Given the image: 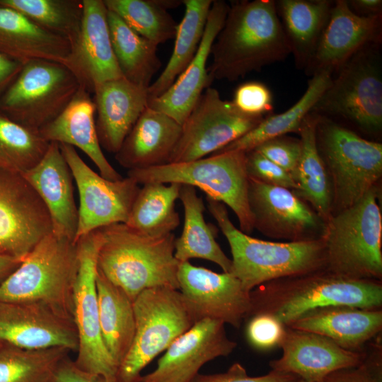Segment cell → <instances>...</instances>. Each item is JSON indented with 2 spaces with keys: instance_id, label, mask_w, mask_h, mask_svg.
<instances>
[{
  "instance_id": "obj_8",
  "label": "cell",
  "mask_w": 382,
  "mask_h": 382,
  "mask_svg": "<svg viewBox=\"0 0 382 382\" xmlns=\"http://www.w3.org/2000/svg\"><path fill=\"white\" fill-rule=\"evenodd\" d=\"M245 154L225 151L188 162L128 170L127 176L141 185L175 183L198 187L207 197L230 207L237 216L240 230L248 235L254 226L248 204Z\"/></svg>"
},
{
  "instance_id": "obj_45",
  "label": "cell",
  "mask_w": 382,
  "mask_h": 382,
  "mask_svg": "<svg viewBox=\"0 0 382 382\" xmlns=\"http://www.w3.org/2000/svg\"><path fill=\"white\" fill-rule=\"evenodd\" d=\"M248 320L246 336L251 345L260 349L279 346L286 326L275 318L267 314L253 315Z\"/></svg>"
},
{
  "instance_id": "obj_36",
  "label": "cell",
  "mask_w": 382,
  "mask_h": 382,
  "mask_svg": "<svg viewBox=\"0 0 382 382\" xmlns=\"http://www.w3.org/2000/svg\"><path fill=\"white\" fill-rule=\"evenodd\" d=\"M108 22L113 52L123 77L149 88L152 77L161 66L158 45L137 34L108 10Z\"/></svg>"
},
{
  "instance_id": "obj_53",
  "label": "cell",
  "mask_w": 382,
  "mask_h": 382,
  "mask_svg": "<svg viewBox=\"0 0 382 382\" xmlns=\"http://www.w3.org/2000/svg\"><path fill=\"white\" fill-rule=\"evenodd\" d=\"M2 345V344L0 343V347Z\"/></svg>"
},
{
  "instance_id": "obj_28",
  "label": "cell",
  "mask_w": 382,
  "mask_h": 382,
  "mask_svg": "<svg viewBox=\"0 0 382 382\" xmlns=\"http://www.w3.org/2000/svg\"><path fill=\"white\" fill-rule=\"evenodd\" d=\"M288 328L318 334L345 349L361 352L381 332L382 310L327 306L304 315Z\"/></svg>"
},
{
  "instance_id": "obj_10",
  "label": "cell",
  "mask_w": 382,
  "mask_h": 382,
  "mask_svg": "<svg viewBox=\"0 0 382 382\" xmlns=\"http://www.w3.org/2000/svg\"><path fill=\"white\" fill-rule=\"evenodd\" d=\"M133 308L134 335L118 367L119 382H141L143 369L196 323L180 291L168 287L144 290Z\"/></svg>"
},
{
  "instance_id": "obj_44",
  "label": "cell",
  "mask_w": 382,
  "mask_h": 382,
  "mask_svg": "<svg viewBox=\"0 0 382 382\" xmlns=\"http://www.w3.org/2000/svg\"><path fill=\"white\" fill-rule=\"evenodd\" d=\"M254 149L292 175L300 158L301 142L300 139L283 135L267 140Z\"/></svg>"
},
{
  "instance_id": "obj_20",
  "label": "cell",
  "mask_w": 382,
  "mask_h": 382,
  "mask_svg": "<svg viewBox=\"0 0 382 382\" xmlns=\"http://www.w3.org/2000/svg\"><path fill=\"white\" fill-rule=\"evenodd\" d=\"M0 343L24 349H78L72 319L39 303L0 301Z\"/></svg>"
},
{
  "instance_id": "obj_31",
  "label": "cell",
  "mask_w": 382,
  "mask_h": 382,
  "mask_svg": "<svg viewBox=\"0 0 382 382\" xmlns=\"http://www.w3.org/2000/svg\"><path fill=\"white\" fill-rule=\"evenodd\" d=\"M178 199L183 205L184 224L181 236L175 240V257L180 262L192 258L209 260L219 265L224 272H230L231 260L215 239L216 229L204 220V204L197 195L196 188L181 185Z\"/></svg>"
},
{
  "instance_id": "obj_13",
  "label": "cell",
  "mask_w": 382,
  "mask_h": 382,
  "mask_svg": "<svg viewBox=\"0 0 382 382\" xmlns=\"http://www.w3.org/2000/svg\"><path fill=\"white\" fill-rule=\"evenodd\" d=\"M264 119L241 112L207 87L182 125L170 163L188 162L214 154L243 137Z\"/></svg>"
},
{
  "instance_id": "obj_18",
  "label": "cell",
  "mask_w": 382,
  "mask_h": 382,
  "mask_svg": "<svg viewBox=\"0 0 382 382\" xmlns=\"http://www.w3.org/2000/svg\"><path fill=\"white\" fill-rule=\"evenodd\" d=\"M224 325L212 319L195 323L168 347L156 369L142 376L141 382H191L204 364L227 357L236 347Z\"/></svg>"
},
{
  "instance_id": "obj_25",
  "label": "cell",
  "mask_w": 382,
  "mask_h": 382,
  "mask_svg": "<svg viewBox=\"0 0 382 382\" xmlns=\"http://www.w3.org/2000/svg\"><path fill=\"white\" fill-rule=\"evenodd\" d=\"M93 93L100 145L115 154L148 105V88L122 77L96 84Z\"/></svg>"
},
{
  "instance_id": "obj_48",
  "label": "cell",
  "mask_w": 382,
  "mask_h": 382,
  "mask_svg": "<svg viewBox=\"0 0 382 382\" xmlns=\"http://www.w3.org/2000/svg\"><path fill=\"white\" fill-rule=\"evenodd\" d=\"M319 382H381L363 361L359 366L330 373Z\"/></svg>"
},
{
  "instance_id": "obj_9",
  "label": "cell",
  "mask_w": 382,
  "mask_h": 382,
  "mask_svg": "<svg viewBox=\"0 0 382 382\" xmlns=\"http://www.w3.org/2000/svg\"><path fill=\"white\" fill-rule=\"evenodd\" d=\"M332 77L311 112L342 120L367 133L382 128V57L381 42L350 58Z\"/></svg>"
},
{
  "instance_id": "obj_27",
  "label": "cell",
  "mask_w": 382,
  "mask_h": 382,
  "mask_svg": "<svg viewBox=\"0 0 382 382\" xmlns=\"http://www.w3.org/2000/svg\"><path fill=\"white\" fill-rule=\"evenodd\" d=\"M95 113L96 105L90 92L81 86L66 108L39 132L49 142L64 144L81 150L103 178L120 180L122 177L105 158L100 145Z\"/></svg>"
},
{
  "instance_id": "obj_21",
  "label": "cell",
  "mask_w": 382,
  "mask_h": 382,
  "mask_svg": "<svg viewBox=\"0 0 382 382\" xmlns=\"http://www.w3.org/2000/svg\"><path fill=\"white\" fill-rule=\"evenodd\" d=\"M279 347L282 354L270 361L272 370L306 382H319L332 372L359 366L366 357L364 350H349L320 335L288 327Z\"/></svg>"
},
{
  "instance_id": "obj_14",
  "label": "cell",
  "mask_w": 382,
  "mask_h": 382,
  "mask_svg": "<svg viewBox=\"0 0 382 382\" xmlns=\"http://www.w3.org/2000/svg\"><path fill=\"white\" fill-rule=\"evenodd\" d=\"M59 144L79 195L75 242L95 230L113 224H125L139 190V183L129 176L108 180L93 170L74 146Z\"/></svg>"
},
{
  "instance_id": "obj_1",
  "label": "cell",
  "mask_w": 382,
  "mask_h": 382,
  "mask_svg": "<svg viewBox=\"0 0 382 382\" xmlns=\"http://www.w3.org/2000/svg\"><path fill=\"white\" fill-rule=\"evenodd\" d=\"M209 78L233 81L285 59L291 48L276 1H238L229 6L212 47Z\"/></svg>"
},
{
  "instance_id": "obj_41",
  "label": "cell",
  "mask_w": 382,
  "mask_h": 382,
  "mask_svg": "<svg viewBox=\"0 0 382 382\" xmlns=\"http://www.w3.org/2000/svg\"><path fill=\"white\" fill-rule=\"evenodd\" d=\"M49 141L0 111V164L20 173L35 166L46 154Z\"/></svg>"
},
{
  "instance_id": "obj_2",
  "label": "cell",
  "mask_w": 382,
  "mask_h": 382,
  "mask_svg": "<svg viewBox=\"0 0 382 382\" xmlns=\"http://www.w3.org/2000/svg\"><path fill=\"white\" fill-rule=\"evenodd\" d=\"M250 297L246 320L267 314L288 327L304 315L327 306L381 309L382 284L343 277L323 269L262 284L250 291Z\"/></svg>"
},
{
  "instance_id": "obj_43",
  "label": "cell",
  "mask_w": 382,
  "mask_h": 382,
  "mask_svg": "<svg viewBox=\"0 0 382 382\" xmlns=\"http://www.w3.org/2000/svg\"><path fill=\"white\" fill-rule=\"evenodd\" d=\"M246 170L249 177L265 183L296 191L298 185L291 175L253 149L245 152Z\"/></svg>"
},
{
  "instance_id": "obj_16",
  "label": "cell",
  "mask_w": 382,
  "mask_h": 382,
  "mask_svg": "<svg viewBox=\"0 0 382 382\" xmlns=\"http://www.w3.org/2000/svg\"><path fill=\"white\" fill-rule=\"evenodd\" d=\"M248 197L254 229L289 242L318 239L325 221L293 190L248 176Z\"/></svg>"
},
{
  "instance_id": "obj_5",
  "label": "cell",
  "mask_w": 382,
  "mask_h": 382,
  "mask_svg": "<svg viewBox=\"0 0 382 382\" xmlns=\"http://www.w3.org/2000/svg\"><path fill=\"white\" fill-rule=\"evenodd\" d=\"M78 266L76 243L52 232L0 284V301L42 303L73 320Z\"/></svg>"
},
{
  "instance_id": "obj_37",
  "label": "cell",
  "mask_w": 382,
  "mask_h": 382,
  "mask_svg": "<svg viewBox=\"0 0 382 382\" xmlns=\"http://www.w3.org/2000/svg\"><path fill=\"white\" fill-rule=\"evenodd\" d=\"M180 187V184L175 183L143 184L125 224L153 236L173 233L180 224L175 202L179 198Z\"/></svg>"
},
{
  "instance_id": "obj_22",
  "label": "cell",
  "mask_w": 382,
  "mask_h": 382,
  "mask_svg": "<svg viewBox=\"0 0 382 382\" xmlns=\"http://www.w3.org/2000/svg\"><path fill=\"white\" fill-rule=\"evenodd\" d=\"M382 16L364 17L349 8L347 0L334 1L330 16L315 53L305 68L308 75H333L365 47L380 42Z\"/></svg>"
},
{
  "instance_id": "obj_30",
  "label": "cell",
  "mask_w": 382,
  "mask_h": 382,
  "mask_svg": "<svg viewBox=\"0 0 382 382\" xmlns=\"http://www.w3.org/2000/svg\"><path fill=\"white\" fill-rule=\"evenodd\" d=\"M334 1L279 0L278 16L296 66H307L328 22Z\"/></svg>"
},
{
  "instance_id": "obj_26",
  "label": "cell",
  "mask_w": 382,
  "mask_h": 382,
  "mask_svg": "<svg viewBox=\"0 0 382 382\" xmlns=\"http://www.w3.org/2000/svg\"><path fill=\"white\" fill-rule=\"evenodd\" d=\"M182 125L148 106L125 139L115 159L129 170L169 163L180 139Z\"/></svg>"
},
{
  "instance_id": "obj_46",
  "label": "cell",
  "mask_w": 382,
  "mask_h": 382,
  "mask_svg": "<svg viewBox=\"0 0 382 382\" xmlns=\"http://www.w3.org/2000/svg\"><path fill=\"white\" fill-rule=\"evenodd\" d=\"M299 378L293 374L272 370L260 376H250L241 364L236 362L223 373L198 374L191 382H296Z\"/></svg>"
},
{
  "instance_id": "obj_29",
  "label": "cell",
  "mask_w": 382,
  "mask_h": 382,
  "mask_svg": "<svg viewBox=\"0 0 382 382\" xmlns=\"http://www.w3.org/2000/svg\"><path fill=\"white\" fill-rule=\"evenodd\" d=\"M70 52L68 40L40 27L21 12L0 5V53L23 64L36 59L63 64Z\"/></svg>"
},
{
  "instance_id": "obj_40",
  "label": "cell",
  "mask_w": 382,
  "mask_h": 382,
  "mask_svg": "<svg viewBox=\"0 0 382 382\" xmlns=\"http://www.w3.org/2000/svg\"><path fill=\"white\" fill-rule=\"evenodd\" d=\"M108 11L116 13L131 29L156 45L175 36L178 24L154 0H103Z\"/></svg>"
},
{
  "instance_id": "obj_12",
  "label": "cell",
  "mask_w": 382,
  "mask_h": 382,
  "mask_svg": "<svg viewBox=\"0 0 382 382\" xmlns=\"http://www.w3.org/2000/svg\"><path fill=\"white\" fill-rule=\"evenodd\" d=\"M102 228L76 241L79 266L74 287L73 320L78 336L75 364L86 371L117 378V366L102 338L96 290L97 257Z\"/></svg>"
},
{
  "instance_id": "obj_3",
  "label": "cell",
  "mask_w": 382,
  "mask_h": 382,
  "mask_svg": "<svg viewBox=\"0 0 382 382\" xmlns=\"http://www.w3.org/2000/svg\"><path fill=\"white\" fill-rule=\"evenodd\" d=\"M102 228L103 242L97 270L123 290L134 301L144 290L154 287L179 289L173 233L153 236L125 224Z\"/></svg>"
},
{
  "instance_id": "obj_17",
  "label": "cell",
  "mask_w": 382,
  "mask_h": 382,
  "mask_svg": "<svg viewBox=\"0 0 382 382\" xmlns=\"http://www.w3.org/2000/svg\"><path fill=\"white\" fill-rule=\"evenodd\" d=\"M177 278L196 323L212 319L239 328L248 316L250 292L231 272L217 273L185 261L180 262Z\"/></svg>"
},
{
  "instance_id": "obj_52",
  "label": "cell",
  "mask_w": 382,
  "mask_h": 382,
  "mask_svg": "<svg viewBox=\"0 0 382 382\" xmlns=\"http://www.w3.org/2000/svg\"><path fill=\"white\" fill-rule=\"evenodd\" d=\"M296 382H306V381H303V380H302V379L299 378L298 381H297Z\"/></svg>"
},
{
  "instance_id": "obj_11",
  "label": "cell",
  "mask_w": 382,
  "mask_h": 382,
  "mask_svg": "<svg viewBox=\"0 0 382 382\" xmlns=\"http://www.w3.org/2000/svg\"><path fill=\"white\" fill-rule=\"evenodd\" d=\"M80 87L76 77L64 64L32 60L23 64L0 99V111L39 132L66 108Z\"/></svg>"
},
{
  "instance_id": "obj_24",
  "label": "cell",
  "mask_w": 382,
  "mask_h": 382,
  "mask_svg": "<svg viewBox=\"0 0 382 382\" xmlns=\"http://www.w3.org/2000/svg\"><path fill=\"white\" fill-rule=\"evenodd\" d=\"M23 175L44 203L50 216L52 232L76 243L79 212L74 179L59 144L50 142L41 161Z\"/></svg>"
},
{
  "instance_id": "obj_32",
  "label": "cell",
  "mask_w": 382,
  "mask_h": 382,
  "mask_svg": "<svg viewBox=\"0 0 382 382\" xmlns=\"http://www.w3.org/2000/svg\"><path fill=\"white\" fill-rule=\"evenodd\" d=\"M317 115L311 112L303 120L299 134L301 153L291 176L298 185L294 192L325 222L332 214V188L329 175L316 144Z\"/></svg>"
},
{
  "instance_id": "obj_6",
  "label": "cell",
  "mask_w": 382,
  "mask_h": 382,
  "mask_svg": "<svg viewBox=\"0 0 382 382\" xmlns=\"http://www.w3.org/2000/svg\"><path fill=\"white\" fill-rule=\"evenodd\" d=\"M376 187L330 215L320 238L325 270L354 279L381 281L382 216Z\"/></svg>"
},
{
  "instance_id": "obj_42",
  "label": "cell",
  "mask_w": 382,
  "mask_h": 382,
  "mask_svg": "<svg viewBox=\"0 0 382 382\" xmlns=\"http://www.w3.org/2000/svg\"><path fill=\"white\" fill-rule=\"evenodd\" d=\"M232 103L238 110L248 115L265 117L272 114V93L260 81H250L238 86Z\"/></svg>"
},
{
  "instance_id": "obj_49",
  "label": "cell",
  "mask_w": 382,
  "mask_h": 382,
  "mask_svg": "<svg viewBox=\"0 0 382 382\" xmlns=\"http://www.w3.org/2000/svg\"><path fill=\"white\" fill-rule=\"evenodd\" d=\"M23 64L0 53V99L16 79Z\"/></svg>"
},
{
  "instance_id": "obj_15",
  "label": "cell",
  "mask_w": 382,
  "mask_h": 382,
  "mask_svg": "<svg viewBox=\"0 0 382 382\" xmlns=\"http://www.w3.org/2000/svg\"><path fill=\"white\" fill-rule=\"evenodd\" d=\"M50 214L22 173L0 164V254L23 259L52 233Z\"/></svg>"
},
{
  "instance_id": "obj_35",
  "label": "cell",
  "mask_w": 382,
  "mask_h": 382,
  "mask_svg": "<svg viewBox=\"0 0 382 382\" xmlns=\"http://www.w3.org/2000/svg\"><path fill=\"white\" fill-rule=\"evenodd\" d=\"M212 2V0L183 1L185 11L178 24L173 53L164 70L148 88L149 100L164 93L195 57Z\"/></svg>"
},
{
  "instance_id": "obj_34",
  "label": "cell",
  "mask_w": 382,
  "mask_h": 382,
  "mask_svg": "<svg viewBox=\"0 0 382 382\" xmlns=\"http://www.w3.org/2000/svg\"><path fill=\"white\" fill-rule=\"evenodd\" d=\"M332 77V75L327 71L311 76L306 91L290 108L280 114H271L264 117L249 132L212 154L230 151L247 152L270 139L290 132L298 133L303 120L311 112L314 105L330 84Z\"/></svg>"
},
{
  "instance_id": "obj_4",
  "label": "cell",
  "mask_w": 382,
  "mask_h": 382,
  "mask_svg": "<svg viewBox=\"0 0 382 382\" xmlns=\"http://www.w3.org/2000/svg\"><path fill=\"white\" fill-rule=\"evenodd\" d=\"M208 209L228 241L231 273L250 292L275 279L325 269L322 239L272 242L253 238L236 228L223 203L207 197Z\"/></svg>"
},
{
  "instance_id": "obj_19",
  "label": "cell",
  "mask_w": 382,
  "mask_h": 382,
  "mask_svg": "<svg viewBox=\"0 0 382 382\" xmlns=\"http://www.w3.org/2000/svg\"><path fill=\"white\" fill-rule=\"evenodd\" d=\"M79 33L63 64L90 93L96 84L123 77L115 56L103 0H83Z\"/></svg>"
},
{
  "instance_id": "obj_51",
  "label": "cell",
  "mask_w": 382,
  "mask_h": 382,
  "mask_svg": "<svg viewBox=\"0 0 382 382\" xmlns=\"http://www.w3.org/2000/svg\"><path fill=\"white\" fill-rule=\"evenodd\" d=\"M22 260L0 254V284L20 265Z\"/></svg>"
},
{
  "instance_id": "obj_33",
  "label": "cell",
  "mask_w": 382,
  "mask_h": 382,
  "mask_svg": "<svg viewBox=\"0 0 382 382\" xmlns=\"http://www.w3.org/2000/svg\"><path fill=\"white\" fill-rule=\"evenodd\" d=\"M96 283L102 338L118 369L134 335L133 301L98 270Z\"/></svg>"
},
{
  "instance_id": "obj_47",
  "label": "cell",
  "mask_w": 382,
  "mask_h": 382,
  "mask_svg": "<svg viewBox=\"0 0 382 382\" xmlns=\"http://www.w3.org/2000/svg\"><path fill=\"white\" fill-rule=\"evenodd\" d=\"M51 382H119L79 368L69 356L59 364Z\"/></svg>"
},
{
  "instance_id": "obj_50",
  "label": "cell",
  "mask_w": 382,
  "mask_h": 382,
  "mask_svg": "<svg viewBox=\"0 0 382 382\" xmlns=\"http://www.w3.org/2000/svg\"><path fill=\"white\" fill-rule=\"evenodd\" d=\"M352 12L364 17L382 16L381 0H347Z\"/></svg>"
},
{
  "instance_id": "obj_38",
  "label": "cell",
  "mask_w": 382,
  "mask_h": 382,
  "mask_svg": "<svg viewBox=\"0 0 382 382\" xmlns=\"http://www.w3.org/2000/svg\"><path fill=\"white\" fill-rule=\"evenodd\" d=\"M71 351L64 347L24 349L0 347V382H51Z\"/></svg>"
},
{
  "instance_id": "obj_23",
  "label": "cell",
  "mask_w": 382,
  "mask_h": 382,
  "mask_svg": "<svg viewBox=\"0 0 382 382\" xmlns=\"http://www.w3.org/2000/svg\"><path fill=\"white\" fill-rule=\"evenodd\" d=\"M228 9L229 5L226 1H213L195 57L164 93L149 100V108L165 113L183 125L204 90L212 83L206 64Z\"/></svg>"
},
{
  "instance_id": "obj_7",
  "label": "cell",
  "mask_w": 382,
  "mask_h": 382,
  "mask_svg": "<svg viewBox=\"0 0 382 382\" xmlns=\"http://www.w3.org/2000/svg\"><path fill=\"white\" fill-rule=\"evenodd\" d=\"M317 116L316 144L330 180L332 214L354 204L376 187L382 175V144Z\"/></svg>"
},
{
  "instance_id": "obj_39",
  "label": "cell",
  "mask_w": 382,
  "mask_h": 382,
  "mask_svg": "<svg viewBox=\"0 0 382 382\" xmlns=\"http://www.w3.org/2000/svg\"><path fill=\"white\" fill-rule=\"evenodd\" d=\"M45 30L68 40L71 46L81 28L83 0H0Z\"/></svg>"
}]
</instances>
